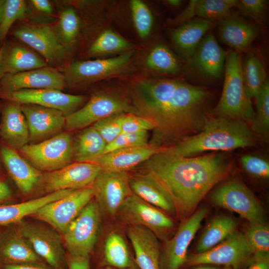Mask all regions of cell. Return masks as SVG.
Returning a JSON list of instances; mask_svg holds the SVG:
<instances>
[{
	"instance_id": "obj_1",
	"label": "cell",
	"mask_w": 269,
	"mask_h": 269,
	"mask_svg": "<svg viewBox=\"0 0 269 269\" xmlns=\"http://www.w3.org/2000/svg\"><path fill=\"white\" fill-rule=\"evenodd\" d=\"M130 96L134 114L154 124L148 143L157 148L198 133L212 117L213 93L183 80H140L131 87Z\"/></svg>"
},
{
	"instance_id": "obj_2",
	"label": "cell",
	"mask_w": 269,
	"mask_h": 269,
	"mask_svg": "<svg viewBox=\"0 0 269 269\" xmlns=\"http://www.w3.org/2000/svg\"><path fill=\"white\" fill-rule=\"evenodd\" d=\"M232 167L223 154L183 157L166 148L136 168L149 173L159 182L182 221L196 210L214 186L228 176Z\"/></svg>"
},
{
	"instance_id": "obj_3",
	"label": "cell",
	"mask_w": 269,
	"mask_h": 269,
	"mask_svg": "<svg viewBox=\"0 0 269 269\" xmlns=\"http://www.w3.org/2000/svg\"><path fill=\"white\" fill-rule=\"evenodd\" d=\"M256 138L249 125L242 121L211 117L198 133L169 148L183 157L210 151H229L255 145Z\"/></svg>"
},
{
	"instance_id": "obj_4",
	"label": "cell",
	"mask_w": 269,
	"mask_h": 269,
	"mask_svg": "<svg viewBox=\"0 0 269 269\" xmlns=\"http://www.w3.org/2000/svg\"><path fill=\"white\" fill-rule=\"evenodd\" d=\"M241 63V53L233 50L228 52L223 88L220 98L212 111V117L240 120L251 125L255 111L244 83Z\"/></svg>"
},
{
	"instance_id": "obj_5",
	"label": "cell",
	"mask_w": 269,
	"mask_h": 269,
	"mask_svg": "<svg viewBox=\"0 0 269 269\" xmlns=\"http://www.w3.org/2000/svg\"><path fill=\"white\" fill-rule=\"evenodd\" d=\"M18 150L22 157L40 171L56 170L74 160L73 137L66 132L40 142L27 144Z\"/></svg>"
},
{
	"instance_id": "obj_6",
	"label": "cell",
	"mask_w": 269,
	"mask_h": 269,
	"mask_svg": "<svg viewBox=\"0 0 269 269\" xmlns=\"http://www.w3.org/2000/svg\"><path fill=\"white\" fill-rule=\"evenodd\" d=\"M227 53L212 32L206 34L193 54L186 60L185 71L190 79L215 83L224 77Z\"/></svg>"
},
{
	"instance_id": "obj_7",
	"label": "cell",
	"mask_w": 269,
	"mask_h": 269,
	"mask_svg": "<svg viewBox=\"0 0 269 269\" xmlns=\"http://www.w3.org/2000/svg\"><path fill=\"white\" fill-rule=\"evenodd\" d=\"M94 198L63 234V245L71 256H89L97 242L102 212Z\"/></svg>"
},
{
	"instance_id": "obj_8",
	"label": "cell",
	"mask_w": 269,
	"mask_h": 269,
	"mask_svg": "<svg viewBox=\"0 0 269 269\" xmlns=\"http://www.w3.org/2000/svg\"><path fill=\"white\" fill-rule=\"evenodd\" d=\"M209 199L214 205L238 214L249 224L265 222L262 205L238 179H233L220 185L210 194Z\"/></svg>"
},
{
	"instance_id": "obj_9",
	"label": "cell",
	"mask_w": 269,
	"mask_h": 269,
	"mask_svg": "<svg viewBox=\"0 0 269 269\" xmlns=\"http://www.w3.org/2000/svg\"><path fill=\"white\" fill-rule=\"evenodd\" d=\"M253 257L243 233L236 231L212 249L188 255L185 265L189 267L223 266L232 269H241L249 264Z\"/></svg>"
},
{
	"instance_id": "obj_10",
	"label": "cell",
	"mask_w": 269,
	"mask_h": 269,
	"mask_svg": "<svg viewBox=\"0 0 269 269\" xmlns=\"http://www.w3.org/2000/svg\"><path fill=\"white\" fill-rule=\"evenodd\" d=\"M94 195L91 184L44 205L31 216L63 234Z\"/></svg>"
},
{
	"instance_id": "obj_11",
	"label": "cell",
	"mask_w": 269,
	"mask_h": 269,
	"mask_svg": "<svg viewBox=\"0 0 269 269\" xmlns=\"http://www.w3.org/2000/svg\"><path fill=\"white\" fill-rule=\"evenodd\" d=\"M117 214L128 225L144 227L164 242L175 229L174 221L167 214L132 193Z\"/></svg>"
},
{
	"instance_id": "obj_12",
	"label": "cell",
	"mask_w": 269,
	"mask_h": 269,
	"mask_svg": "<svg viewBox=\"0 0 269 269\" xmlns=\"http://www.w3.org/2000/svg\"><path fill=\"white\" fill-rule=\"evenodd\" d=\"M125 112L134 114L129 101L118 95L106 92L93 95L78 110L66 117L65 129L81 130L112 114Z\"/></svg>"
},
{
	"instance_id": "obj_13",
	"label": "cell",
	"mask_w": 269,
	"mask_h": 269,
	"mask_svg": "<svg viewBox=\"0 0 269 269\" xmlns=\"http://www.w3.org/2000/svg\"><path fill=\"white\" fill-rule=\"evenodd\" d=\"M207 213V209L201 207L181 221L174 235L165 242L160 253V269H180L185 265L188 247Z\"/></svg>"
},
{
	"instance_id": "obj_14",
	"label": "cell",
	"mask_w": 269,
	"mask_h": 269,
	"mask_svg": "<svg viewBox=\"0 0 269 269\" xmlns=\"http://www.w3.org/2000/svg\"><path fill=\"white\" fill-rule=\"evenodd\" d=\"M0 98L20 105H36L56 109L62 112L65 117L80 109L88 100L85 96L71 95L50 89L0 91Z\"/></svg>"
},
{
	"instance_id": "obj_15",
	"label": "cell",
	"mask_w": 269,
	"mask_h": 269,
	"mask_svg": "<svg viewBox=\"0 0 269 269\" xmlns=\"http://www.w3.org/2000/svg\"><path fill=\"white\" fill-rule=\"evenodd\" d=\"M102 170L96 163L75 161L61 169L42 173L38 186L48 194L80 189L91 185Z\"/></svg>"
},
{
	"instance_id": "obj_16",
	"label": "cell",
	"mask_w": 269,
	"mask_h": 269,
	"mask_svg": "<svg viewBox=\"0 0 269 269\" xmlns=\"http://www.w3.org/2000/svg\"><path fill=\"white\" fill-rule=\"evenodd\" d=\"M132 55L129 51L112 58L73 62L65 72L66 84L83 85L118 74L126 68Z\"/></svg>"
},
{
	"instance_id": "obj_17",
	"label": "cell",
	"mask_w": 269,
	"mask_h": 269,
	"mask_svg": "<svg viewBox=\"0 0 269 269\" xmlns=\"http://www.w3.org/2000/svg\"><path fill=\"white\" fill-rule=\"evenodd\" d=\"M130 174L123 171H102L92 185L94 198L102 213L114 216L132 193L130 186Z\"/></svg>"
},
{
	"instance_id": "obj_18",
	"label": "cell",
	"mask_w": 269,
	"mask_h": 269,
	"mask_svg": "<svg viewBox=\"0 0 269 269\" xmlns=\"http://www.w3.org/2000/svg\"><path fill=\"white\" fill-rule=\"evenodd\" d=\"M16 229L28 242L36 254L50 266L58 269L64 257L62 238L54 229L24 220Z\"/></svg>"
},
{
	"instance_id": "obj_19",
	"label": "cell",
	"mask_w": 269,
	"mask_h": 269,
	"mask_svg": "<svg viewBox=\"0 0 269 269\" xmlns=\"http://www.w3.org/2000/svg\"><path fill=\"white\" fill-rule=\"evenodd\" d=\"M12 34L37 51L52 67L56 68L63 63L64 47L50 26L19 27L13 30Z\"/></svg>"
},
{
	"instance_id": "obj_20",
	"label": "cell",
	"mask_w": 269,
	"mask_h": 269,
	"mask_svg": "<svg viewBox=\"0 0 269 269\" xmlns=\"http://www.w3.org/2000/svg\"><path fill=\"white\" fill-rule=\"evenodd\" d=\"M66 85L64 75L57 68L46 66L4 75L0 80V91H16L23 89H40L61 91Z\"/></svg>"
},
{
	"instance_id": "obj_21",
	"label": "cell",
	"mask_w": 269,
	"mask_h": 269,
	"mask_svg": "<svg viewBox=\"0 0 269 269\" xmlns=\"http://www.w3.org/2000/svg\"><path fill=\"white\" fill-rule=\"evenodd\" d=\"M20 106L27 122L30 141L44 140L65 128L66 117L59 110L31 104Z\"/></svg>"
},
{
	"instance_id": "obj_22",
	"label": "cell",
	"mask_w": 269,
	"mask_h": 269,
	"mask_svg": "<svg viewBox=\"0 0 269 269\" xmlns=\"http://www.w3.org/2000/svg\"><path fill=\"white\" fill-rule=\"evenodd\" d=\"M0 159L22 193L28 194L38 186L42 173L32 166L16 150L2 142L0 144Z\"/></svg>"
},
{
	"instance_id": "obj_23",
	"label": "cell",
	"mask_w": 269,
	"mask_h": 269,
	"mask_svg": "<svg viewBox=\"0 0 269 269\" xmlns=\"http://www.w3.org/2000/svg\"><path fill=\"white\" fill-rule=\"evenodd\" d=\"M164 148L146 145L123 148L106 153L95 162L102 170L129 172Z\"/></svg>"
},
{
	"instance_id": "obj_24",
	"label": "cell",
	"mask_w": 269,
	"mask_h": 269,
	"mask_svg": "<svg viewBox=\"0 0 269 269\" xmlns=\"http://www.w3.org/2000/svg\"><path fill=\"white\" fill-rule=\"evenodd\" d=\"M1 110L0 137L3 143L19 150L29 141L28 128L20 104L7 101Z\"/></svg>"
},
{
	"instance_id": "obj_25",
	"label": "cell",
	"mask_w": 269,
	"mask_h": 269,
	"mask_svg": "<svg viewBox=\"0 0 269 269\" xmlns=\"http://www.w3.org/2000/svg\"><path fill=\"white\" fill-rule=\"evenodd\" d=\"M127 234L139 269H160L161 251L154 234L144 227L132 225H128Z\"/></svg>"
},
{
	"instance_id": "obj_26",
	"label": "cell",
	"mask_w": 269,
	"mask_h": 269,
	"mask_svg": "<svg viewBox=\"0 0 269 269\" xmlns=\"http://www.w3.org/2000/svg\"><path fill=\"white\" fill-rule=\"evenodd\" d=\"M130 174V186L133 193L166 214L176 216L170 197L150 174L142 170Z\"/></svg>"
},
{
	"instance_id": "obj_27",
	"label": "cell",
	"mask_w": 269,
	"mask_h": 269,
	"mask_svg": "<svg viewBox=\"0 0 269 269\" xmlns=\"http://www.w3.org/2000/svg\"><path fill=\"white\" fill-rule=\"evenodd\" d=\"M220 40L233 51L239 53L249 50L259 32V25L234 15L219 21Z\"/></svg>"
},
{
	"instance_id": "obj_28",
	"label": "cell",
	"mask_w": 269,
	"mask_h": 269,
	"mask_svg": "<svg viewBox=\"0 0 269 269\" xmlns=\"http://www.w3.org/2000/svg\"><path fill=\"white\" fill-rule=\"evenodd\" d=\"M0 61L1 77L47 66L44 59L28 48L18 44H4Z\"/></svg>"
},
{
	"instance_id": "obj_29",
	"label": "cell",
	"mask_w": 269,
	"mask_h": 269,
	"mask_svg": "<svg viewBox=\"0 0 269 269\" xmlns=\"http://www.w3.org/2000/svg\"><path fill=\"white\" fill-rule=\"evenodd\" d=\"M214 24V21L195 17L172 32V40L186 60L193 54Z\"/></svg>"
},
{
	"instance_id": "obj_30",
	"label": "cell",
	"mask_w": 269,
	"mask_h": 269,
	"mask_svg": "<svg viewBox=\"0 0 269 269\" xmlns=\"http://www.w3.org/2000/svg\"><path fill=\"white\" fill-rule=\"evenodd\" d=\"M0 261L4 265L42 262L41 258L16 228L7 233L0 243Z\"/></svg>"
},
{
	"instance_id": "obj_31",
	"label": "cell",
	"mask_w": 269,
	"mask_h": 269,
	"mask_svg": "<svg viewBox=\"0 0 269 269\" xmlns=\"http://www.w3.org/2000/svg\"><path fill=\"white\" fill-rule=\"evenodd\" d=\"M73 190H64L47 194L20 203L0 206V225L18 223L26 216L32 215L44 205L69 194Z\"/></svg>"
},
{
	"instance_id": "obj_32",
	"label": "cell",
	"mask_w": 269,
	"mask_h": 269,
	"mask_svg": "<svg viewBox=\"0 0 269 269\" xmlns=\"http://www.w3.org/2000/svg\"><path fill=\"white\" fill-rule=\"evenodd\" d=\"M106 145L93 126L82 129L73 137L74 160L95 162L104 154Z\"/></svg>"
},
{
	"instance_id": "obj_33",
	"label": "cell",
	"mask_w": 269,
	"mask_h": 269,
	"mask_svg": "<svg viewBox=\"0 0 269 269\" xmlns=\"http://www.w3.org/2000/svg\"><path fill=\"white\" fill-rule=\"evenodd\" d=\"M238 224V221L230 216L215 217L205 228L195 253L206 252L221 243L237 231Z\"/></svg>"
},
{
	"instance_id": "obj_34",
	"label": "cell",
	"mask_w": 269,
	"mask_h": 269,
	"mask_svg": "<svg viewBox=\"0 0 269 269\" xmlns=\"http://www.w3.org/2000/svg\"><path fill=\"white\" fill-rule=\"evenodd\" d=\"M242 75L249 97L252 99L268 79L263 60L255 52H245L241 63Z\"/></svg>"
},
{
	"instance_id": "obj_35",
	"label": "cell",
	"mask_w": 269,
	"mask_h": 269,
	"mask_svg": "<svg viewBox=\"0 0 269 269\" xmlns=\"http://www.w3.org/2000/svg\"><path fill=\"white\" fill-rule=\"evenodd\" d=\"M103 263L117 269L134 266L126 242L119 233L113 232L107 236L104 246Z\"/></svg>"
},
{
	"instance_id": "obj_36",
	"label": "cell",
	"mask_w": 269,
	"mask_h": 269,
	"mask_svg": "<svg viewBox=\"0 0 269 269\" xmlns=\"http://www.w3.org/2000/svg\"><path fill=\"white\" fill-rule=\"evenodd\" d=\"M255 98L256 110L250 129L256 139L268 143L269 139V79L266 80Z\"/></svg>"
},
{
	"instance_id": "obj_37",
	"label": "cell",
	"mask_w": 269,
	"mask_h": 269,
	"mask_svg": "<svg viewBox=\"0 0 269 269\" xmlns=\"http://www.w3.org/2000/svg\"><path fill=\"white\" fill-rule=\"evenodd\" d=\"M145 63L149 69L168 75L175 74L180 70V63L175 55L162 44H157L151 49Z\"/></svg>"
},
{
	"instance_id": "obj_38",
	"label": "cell",
	"mask_w": 269,
	"mask_h": 269,
	"mask_svg": "<svg viewBox=\"0 0 269 269\" xmlns=\"http://www.w3.org/2000/svg\"><path fill=\"white\" fill-rule=\"evenodd\" d=\"M238 2V0H196L195 16L219 21L232 15V9Z\"/></svg>"
},
{
	"instance_id": "obj_39",
	"label": "cell",
	"mask_w": 269,
	"mask_h": 269,
	"mask_svg": "<svg viewBox=\"0 0 269 269\" xmlns=\"http://www.w3.org/2000/svg\"><path fill=\"white\" fill-rule=\"evenodd\" d=\"M133 47V45L119 34L111 29L102 32L89 49L94 56L126 51Z\"/></svg>"
},
{
	"instance_id": "obj_40",
	"label": "cell",
	"mask_w": 269,
	"mask_h": 269,
	"mask_svg": "<svg viewBox=\"0 0 269 269\" xmlns=\"http://www.w3.org/2000/svg\"><path fill=\"white\" fill-rule=\"evenodd\" d=\"M243 234L253 256L269 255V227L267 223L250 224Z\"/></svg>"
},
{
	"instance_id": "obj_41",
	"label": "cell",
	"mask_w": 269,
	"mask_h": 269,
	"mask_svg": "<svg viewBox=\"0 0 269 269\" xmlns=\"http://www.w3.org/2000/svg\"><path fill=\"white\" fill-rule=\"evenodd\" d=\"M130 7L136 31L141 39L150 34L153 25V16L147 6L140 0H132Z\"/></svg>"
},
{
	"instance_id": "obj_42",
	"label": "cell",
	"mask_w": 269,
	"mask_h": 269,
	"mask_svg": "<svg viewBox=\"0 0 269 269\" xmlns=\"http://www.w3.org/2000/svg\"><path fill=\"white\" fill-rule=\"evenodd\" d=\"M80 27V21L75 11L71 8L60 14L58 24V34L62 44H70L75 39Z\"/></svg>"
},
{
	"instance_id": "obj_43",
	"label": "cell",
	"mask_w": 269,
	"mask_h": 269,
	"mask_svg": "<svg viewBox=\"0 0 269 269\" xmlns=\"http://www.w3.org/2000/svg\"><path fill=\"white\" fill-rule=\"evenodd\" d=\"M26 2L23 0H6L0 21V41L7 35L12 24L22 19L26 13Z\"/></svg>"
},
{
	"instance_id": "obj_44",
	"label": "cell",
	"mask_w": 269,
	"mask_h": 269,
	"mask_svg": "<svg viewBox=\"0 0 269 269\" xmlns=\"http://www.w3.org/2000/svg\"><path fill=\"white\" fill-rule=\"evenodd\" d=\"M126 113L120 112L112 114L92 126L108 144L122 133V124Z\"/></svg>"
},
{
	"instance_id": "obj_45",
	"label": "cell",
	"mask_w": 269,
	"mask_h": 269,
	"mask_svg": "<svg viewBox=\"0 0 269 269\" xmlns=\"http://www.w3.org/2000/svg\"><path fill=\"white\" fill-rule=\"evenodd\" d=\"M149 137V134L147 131L121 133L113 141L107 144L104 154L118 149L147 144Z\"/></svg>"
},
{
	"instance_id": "obj_46",
	"label": "cell",
	"mask_w": 269,
	"mask_h": 269,
	"mask_svg": "<svg viewBox=\"0 0 269 269\" xmlns=\"http://www.w3.org/2000/svg\"><path fill=\"white\" fill-rule=\"evenodd\" d=\"M268 1L266 0H239L236 6L245 17L259 24L266 18Z\"/></svg>"
},
{
	"instance_id": "obj_47",
	"label": "cell",
	"mask_w": 269,
	"mask_h": 269,
	"mask_svg": "<svg viewBox=\"0 0 269 269\" xmlns=\"http://www.w3.org/2000/svg\"><path fill=\"white\" fill-rule=\"evenodd\" d=\"M240 161L248 174L259 178H269V162L266 159L257 155L244 154L240 156Z\"/></svg>"
},
{
	"instance_id": "obj_48",
	"label": "cell",
	"mask_w": 269,
	"mask_h": 269,
	"mask_svg": "<svg viewBox=\"0 0 269 269\" xmlns=\"http://www.w3.org/2000/svg\"><path fill=\"white\" fill-rule=\"evenodd\" d=\"M155 125L151 121L138 115L127 113L123 124L122 133H137L152 131Z\"/></svg>"
},
{
	"instance_id": "obj_49",
	"label": "cell",
	"mask_w": 269,
	"mask_h": 269,
	"mask_svg": "<svg viewBox=\"0 0 269 269\" xmlns=\"http://www.w3.org/2000/svg\"><path fill=\"white\" fill-rule=\"evenodd\" d=\"M196 0H190L183 11L170 23L179 25L195 17V4Z\"/></svg>"
},
{
	"instance_id": "obj_50",
	"label": "cell",
	"mask_w": 269,
	"mask_h": 269,
	"mask_svg": "<svg viewBox=\"0 0 269 269\" xmlns=\"http://www.w3.org/2000/svg\"><path fill=\"white\" fill-rule=\"evenodd\" d=\"M67 263L68 269H90L89 256L76 257L69 255Z\"/></svg>"
},
{
	"instance_id": "obj_51",
	"label": "cell",
	"mask_w": 269,
	"mask_h": 269,
	"mask_svg": "<svg viewBox=\"0 0 269 269\" xmlns=\"http://www.w3.org/2000/svg\"><path fill=\"white\" fill-rule=\"evenodd\" d=\"M247 269H269V255L253 256Z\"/></svg>"
},
{
	"instance_id": "obj_52",
	"label": "cell",
	"mask_w": 269,
	"mask_h": 269,
	"mask_svg": "<svg viewBox=\"0 0 269 269\" xmlns=\"http://www.w3.org/2000/svg\"><path fill=\"white\" fill-rule=\"evenodd\" d=\"M30 1L33 6L40 11L46 13H51L53 11L52 6L48 0H32Z\"/></svg>"
},
{
	"instance_id": "obj_53",
	"label": "cell",
	"mask_w": 269,
	"mask_h": 269,
	"mask_svg": "<svg viewBox=\"0 0 269 269\" xmlns=\"http://www.w3.org/2000/svg\"><path fill=\"white\" fill-rule=\"evenodd\" d=\"M12 196V193L8 184L0 180V204L10 200Z\"/></svg>"
},
{
	"instance_id": "obj_54",
	"label": "cell",
	"mask_w": 269,
	"mask_h": 269,
	"mask_svg": "<svg viewBox=\"0 0 269 269\" xmlns=\"http://www.w3.org/2000/svg\"><path fill=\"white\" fill-rule=\"evenodd\" d=\"M3 269H46L41 264L4 265Z\"/></svg>"
},
{
	"instance_id": "obj_55",
	"label": "cell",
	"mask_w": 269,
	"mask_h": 269,
	"mask_svg": "<svg viewBox=\"0 0 269 269\" xmlns=\"http://www.w3.org/2000/svg\"><path fill=\"white\" fill-rule=\"evenodd\" d=\"M194 267L195 268L192 269H232L229 267H224L223 268H219L208 265H201Z\"/></svg>"
},
{
	"instance_id": "obj_56",
	"label": "cell",
	"mask_w": 269,
	"mask_h": 269,
	"mask_svg": "<svg viewBox=\"0 0 269 269\" xmlns=\"http://www.w3.org/2000/svg\"><path fill=\"white\" fill-rule=\"evenodd\" d=\"M165 2L170 6L176 7L180 6L182 3V1L180 0H167Z\"/></svg>"
},
{
	"instance_id": "obj_57",
	"label": "cell",
	"mask_w": 269,
	"mask_h": 269,
	"mask_svg": "<svg viewBox=\"0 0 269 269\" xmlns=\"http://www.w3.org/2000/svg\"><path fill=\"white\" fill-rule=\"evenodd\" d=\"M5 0H0V21L3 12V8L5 5Z\"/></svg>"
},
{
	"instance_id": "obj_58",
	"label": "cell",
	"mask_w": 269,
	"mask_h": 269,
	"mask_svg": "<svg viewBox=\"0 0 269 269\" xmlns=\"http://www.w3.org/2000/svg\"><path fill=\"white\" fill-rule=\"evenodd\" d=\"M100 269H117L110 267V266H106Z\"/></svg>"
},
{
	"instance_id": "obj_59",
	"label": "cell",
	"mask_w": 269,
	"mask_h": 269,
	"mask_svg": "<svg viewBox=\"0 0 269 269\" xmlns=\"http://www.w3.org/2000/svg\"><path fill=\"white\" fill-rule=\"evenodd\" d=\"M1 54V49L0 48V61ZM1 74H0V80H1Z\"/></svg>"
},
{
	"instance_id": "obj_60",
	"label": "cell",
	"mask_w": 269,
	"mask_h": 269,
	"mask_svg": "<svg viewBox=\"0 0 269 269\" xmlns=\"http://www.w3.org/2000/svg\"><path fill=\"white\" fill-rule=\"evenodd\" d=\"M1 110V107L0 106V110ZM2 172V167H1V161H0V174Z\"/></svg>"
},
{
	"instance_id": "obj_61",
	"label": "cell",
	"mask_w": 269,
	"mask_h": 269,
	"mask_svg": "<svg viewBox=\"0 0 269 269\" xmlns=\"http://www.w3.org/2000/svg\"><path fill=\"white\" fill-rule=\"evenodd\" d=\"M135 269L134 268V266H132V267H130V268H126V269Z\"/></svg>"
}]
</instances>
